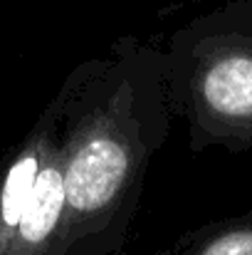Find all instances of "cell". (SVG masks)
<instances>
[{
  "instance_id": "obj_3",
  "label": "cell",
  "mask_w": 252,
  "mask_h": 255,
  "mask_svg": "<svg viewBox=\"0 0 252 255\" xmlns=\"http://www.w3.org/2000/svg\"><path fill=\"white\" fill-rule=\"evenodd\" d=\"M60 134V104L52 97L30 131L0 159V255L10 253L20 218L35 191L42 161Z\"/></svg>"
},
{
  "instance_id": "obj_4",
  "label": "cell",
  "mask_w": 252,
  "mask_h": 255,
  "mask_svg": "<svg viewBox=\"0 0 252 255\" xmlns=\"http://www.w3.org/2000/svg\"><path fill=\"white\" fill-rule=\"evenodd\" d=\"M65 231V151L62 136L52 141L30 203L20 218L7 255H62Z\"/></svg>"
},
{
  "instance_id": "obj_2",
  "label": "cell",
  "mask_w": 252,
  "mask_h": 255,
  "mask_svg": "<svg viewBox=\"0 0 252 255\" xmlns=\"http://www.w3.org/2000/svg\"><path fill=\"white\" fill-rule=\"evenodd\" d=\"M164 45L170 109L190 151H252V0L193 17Z\"/></svg>"
},
{
  "instance_id": "obj_5",
  "label": "cell",
  "mask_w": 252,
  "mask_h": 255,
  "mask_svg": "<svg viewBox=\"0 0 252 255\" xmlns=\"http://www.w3.org/2000/svg\"><path fill=\"white\" fill-rule=\"evenodd\" d=\"M151 255H252V211L188 231Z\"/></svg>"
},
{
  "instance_id": "obj_1",
  "label": "cell",
  "mask_w": 252,
  "mask_h": 255,
  "mask_svg": "<svg viewBox=\"0 0 252 255\" xmlns=\"http://www.w3.org/2000/svg\"><path fill=\"white\" fill-rule=\"evenodd\" d=\"M65 151L62 255H121L173 131L166 45L124 35L55 92Z\"/></svg>"
}]
</instances>
